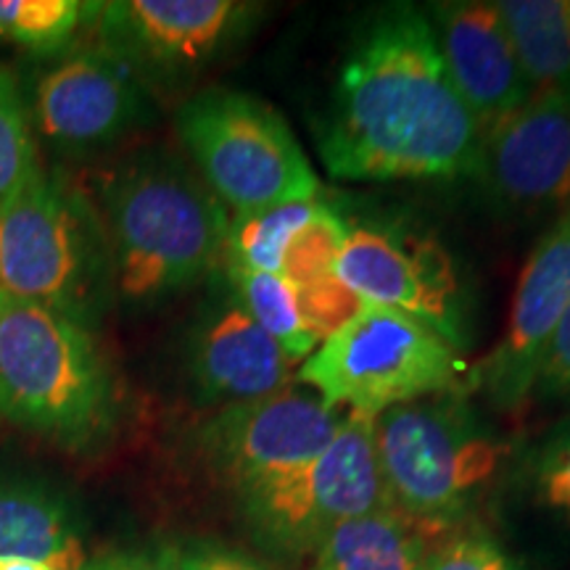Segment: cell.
<instances>
[{"instance_id": "5bb4252c", "label": "cell", "mask_w": 570, "mask_h": 570, "mask_svg": "<svg viewBox=\"0 0 570 570\" xmlns=\"http://www.w3.org/2000/svg\"><path fill=\"white\" fill-rule=\"evenodd\" d=\"M479 180L512 214H560L570 204V90H537L483 132Z\"/></svg>"}, {"instance_id": "4fadbf2b", "label": "cell", "mask_w": 570, "mask_h": 570, "mask_svg": "<svg viewBox=\"0 0 570 570\" xmlns=\"http://www.w3.org/2000/svg\"><path fill=\"white\" fill-rule=\"evenodd\" d=\"M570 306V204L533 244L520 269L508 323L494 348L468 370L465 389L491 407L518 412L533 399V386L550 341Z\"/></svg>"}, {"instance_id": "ffe728a7", "label": "cell", "mask_w": 570, "mask_h": 570, "mask_svg": "<svg viewBox=\"0 0 570 570\" xmlns=\"http://www.w3.org/2000/svg\"><path fill=\"white\" fill-rule=\"evenodd\" d=\"M223 275L230 283L233 294L244 304L252 320L288 356L291 365L302 362L320 346V336L304 315L296 288L281 275L256 273V269H240L223 265Z\"/></svg>"}, {"instance_id": "7a4b0ae2", "label": "cell", "mask_w": 570, "mask_h": 570, "mask_svg": "<svg viewBox=\"0 0 570 570\" xmlns=\"http://www.w3.org/2000/svg\"><path fill=\"white\" fill-rule=\"evenodd\" d=\"M114 298L148 312L223 267L230 212L173 148H138L101 180Z\"/></svg>"}, {"instance_id": "ba28073f", "label": "cell", "mask_w": 570, "mask_h": 570, "mask_svg": "<svg viewBox=\"0 0 570 570\" xmlns=\"http://www.w3.org/2000/svg\"><path fill=\"white\" fill-rule=\"evenodd\" d=\"M373 420L348 412L315 460L238 491L248 529L285 554H312L348 518L391 508L375 454Z\"/></svg>"}, {"instance_id": "44dd1931", "label": "cell", "mask_w": 570, "mask_h": 570, "mask_svg": "<svg viewBox=\"0 0 570 570\" xmlns=\"http://www.w3.org/2000/svg\"><path fill=\"white\" fill-rule=\"evenodd\" d=\"M323 198L267 206V209L230 214L225 240L227 267L256 269V273L281 275L283 259L304 225L315 217Z\"/></svg>"}, {"instance_id": "8fae6325", "label": "cell", "mask_w": 570, "mask_h": 570, "mask_svg": "<svg viewBox=\"0 0 570 570\" xmlns=\"http://www.w3.org/2000/svg\"><path fill=\"white\" fill-rule=\"evenodd\" d=\"M27 106L32 130L61 154L111 148L156 119L151 90L96 40L38 71Z\"/></svg>"}, {"instance_id": "6da1fadb", "label": "cell", "mask_w": 570, "mask_h": 570, "mask_svg": "<svg viewBox=\"0 0 570 570\" xmlns=\"http://www.w3.org/2000/svg\"><path fill=\"white\" fill-rule=\"evenodd\" d=\"M481 140L425 11L396 3L367 19L317 132L327 175L348 183L460 180L473 177Z\"/></svg>"}, {"instance_id": "8992f818", "label": "cell", "mask_w": 570, "mask_h": 570, "mask_svg": "<svg viewBox=\"0 0 570 570\" xmlns=\"http://www.w3.org/2000/svg\"><path fill=\"white\" fill-rule=\"evenodd\" d=\"M468 370L465 354L433 327L362 304L298 365L296 381L331 407L377 417L399 404L462 391Z\"/></svg>"}, {"instance_id": "d4e9b609", "label": "cell", "mask_w": 570, "mask_h": 570, "mask_svg": "<svg viewBox=\"0 0 570 570\" xmlns=\"http://www.w3.org/2000/svg\"><path fill=\"white\" fill-rule=\"evenodd\" d=\"M417 570H523L483 533H458L431 544Z\"/></svg>"}, {"instance_id": "e0dca14e", "label": "cell", "mask_w": 570, "mask_h": 570, "mask_svg": "<svg viewBox=\"0 0 570 570\" xmlns=\"http://www.w3.org/2000/svg\"><path fill=\"white\" fill-rule=\"evenodd\" d=\"M0 558L80 570L88 552L75 499L46 479L0 473Z\"/></svg>"}, {"instance_id": "f1b7e54d", "label": "cell", "mask_w": 570, "mask_h": 570, "mask_svg": "<svg viewBox=\"0 0 570 570\" xmlns=\"http://www.w3.org/2000/svg\"><path fill=\"white\" fill-rule=\"evenodd\" d=\"M0 570H53L42 562L32 560H17V558H0Z\"/></svg>"}, {"instance_id": "cb8c5ba5", "label": "cell", "mask_w": 570, "mask_h": 570, "mask_svg": "<svg viewBox=\"0 0 570 570\" xmlns=\"http://www.w3.org/2000/svg\"><path fill=\"white\" fill-rule=\"evenodd\" d=\"M525 475L537 502L570 523V417L544 431L531 446Z\"/></svg>"}, {"instance_id": "7402d4cb", "label": "cell", "mask_w": 570, "mask_h": 570, "mask_svg": "<svg viewBox=\"0 0 570 570\" xmlns=\"http://www.w3.org/2000/svg\"><path fill=\"white\" fill-rule=\"evenodd\" d=\"M98 6L82 0H0V42L35 56L63 53L85 24L92 27Z\"/></svg>"}, {"instance_id": "277c9868", "label": "cell", "mask_w": 570, "mask_h": 570, "mask_svg": "<svg viewBox=\"0 0 570 570\" xmlns=\"http://www.w3.org/2000/svg\"><path fill=\"white\" fill-rule=\"evenodd\" d=\"M0 291L92 331L109 309L114 269L101 212L61 169L38 164L0 212Z\"/></svg>"}, {"instance_id": "603a6c76", "label": "cell", "mask_w": 570, "mask_h": 570, "mask_svg": "<svg viewBox=\"0 0 570 570\" xmlns=\"http://www.w3.org/2000/svg\"><path fill=\"white\" fill-rule=\"evenodd\" d=\"M38 164L27 96L19 77L0 67V212L17 198Z\"/></svg>"}, {"instance_id": "7c38bea8", "label": "cell", "mask_w": 570, "mask_h": 570, "mask_svg": "<svg viewBox=\"0 0 570 570\" xmlns=\"http://www.w3.org/2000/svg\"><path fill=\"white\" fill-rule=\"evenodd\" d=\"M346 415L325 404L315 391L288 386L277 394L214 410L196 428V452L238 494L315 460L336 439Z\"/></svg>"}, {"instance_id": "4316f807", "label": "cell", "mask_w": 570, "mask_h": 570, "mask_svg": "<svg viewBox=\"0 0 570 570\" xmlns=\"http://www.w3.org/2000/svg\"><path fill=\"white\" fill-rule=\"evenodd\" d=\"M533 396L544 399V402L570 399V306L554 331L544 362H541Z\"/></svg>"}, {"instance_id": "9a60e30c", "label": "cell", "mask_w": 570, "mask_h": 570, "mask_svg": "<svg viewBox=\"0 0 570 570\" xmlns=\"http://www.w3.org/2000/svg\"><path fill=\"white\" fill-rule=\"evenodd\" d=\"M185 341V373L206 407L262 399L291 386L294 365L254 323L217 269Z\"/></svg>"}, {"instance_id": "9c48e42d", "label": "cell", "mask_w": 570, "mask_h": 570, "mask_svg": "<svg viewBox=\"0 0 570 570\" xmlns=\"http://www.w3.org/2000/svg\"><path fill=\"white\" fill-rule=\"evenodd\" d=\"M336 277L362 304L404 312L462 354L473 344L465 277L452 252L431 233L396 219H346Z\"/></svg>"}, {"instance_id": "52a82bcc", "label": "cell", "mask_w": 570, "mask_h": 570, "mask_svg": "<svg viewBox=\"0 0 570 570\" xmlns=\"http://www.w3.org/2000/svg\"><path fill=\"white\" fill-rule=\"evenodd\" d=\"M175 130L198 177L230 214L320 196V177L294 130L259 96L198 90L175 111Z\"/></svg>"}, {"instance_id": "5b68a950", "label": "cell", "mask_w": 570, "mask_h": 570, "mask_svg": "<svg viewBox=\"0 0 570 570\" xmlns=\"http://www.w3.org/2000/svg\"><path fill=\"white\" fill-rule=\"evenodd\" d=\"M373 436L391 508L431 537L470 515L504 458V446L462 391L381 412Z\"/></svg>"}, {"instance_id": "3957f363", "label": "cell", "mask_w": 570, "mask_h": 570, "mask_svg": "<svg viewBox=\"0 0 570 570\" xmlns=\"http://www.w3.org/2000/svg\"><path fill=\"white\" fill-rule=\"evenodd\" d=\"M0 417L69 452L106 444L119 389L96 331L0 291Z\"/></svg>"}, {"instance_id": "83f0119b", "label": "cell", "mask_w": 570, "mask_h": 570, "mask_svg": "<svg viewBox=\"0 0 570 570\" xmlns=\"http://www.w3.org/2000/svg\"><path fill=\"white\" fill-rule=\"evenodd\" d=\"M188 570H267L246 552L219 544V541H188L183 544Z\"/></svg>"}, {"instance_id": "2e32d148", "label": "cell", "mask_w": 570, "mask_h": 570, "mask_svg": "<svg viewBox=\"0 0 570 570\" xmlns=\"http://www.w3.org/2000/svg\"><path fill=\"white\" fill-rule=\"evenodd\" d=\"M441 61L481 130L502 122L533 96L523 63L491 0H441L425 9Z\"/></svg>"}, {"instance_id": "30bf717a", "label": "cell", "mask_w": 570, "mask_h": 570, "mask_svg": "<svg viewBox=\"0 0 570 570\" xmlns=\"http://www.w3.org/2000/svg\"><path fill=\"white\" fill-rule=\"evenodd\" d=\"M262 17L248 0H111L90 30L154 92L185 88L238 51Z\"/></svg>"}, {"instance_id": "d6986e66", "label": "cell", "mask_w": 570, "mask_h": 570, "mask_svg": "<svg viewBox=\"0 0 570 570\" xmlns=\"http://www.w3.org/2000/svg\"><path fill=\"white\" fill-rule=\"evenodd\" d=\"M533 90H570V0H499Z\"/></svg>"}, {"instance_id": "ac0fdd59", "label": "cell", "mask_w": 570, "mask_h": 570, "mask_svg": "<svg viewBox=\"0 0 570 570\" xmlns=\"http://www.w3.org/2000/svg\"><path fill=\"white\" fill-rule=\"evenodd\" d=\"M431 533L394 508L348 518L315 547V570H417Z\"/></svg>"}, {"instance_id": "484cf974", "label": "cell", "mask_w": 570, "mask_h": 570, "mask_svg": "<svg viewBox=\"0 0 570 570\" xmlns=\"http://www.w3.org/2000/svg\"><path fill=\"white\" fill-rule=\"evenodd\" d=\"M80 570H188V566H185L183 544L159 541V544L98 552L85 560Z\"/></svg>"}]
</instances>
